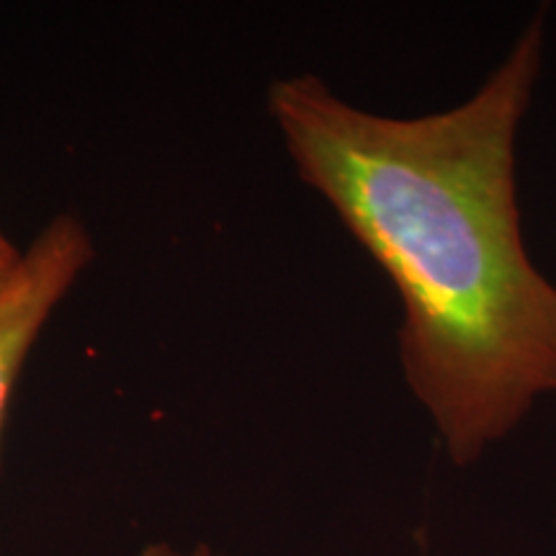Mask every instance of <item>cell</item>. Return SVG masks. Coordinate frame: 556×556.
Instances as JSON below:
<instances>
[{
  "label": "cell",
  "mask_w": 556,
  "mask_h": 556,
  "mask_svg": "<svg viewBox=\"0 0 556 556\" xmlns=\"http://www.w3.org/2000/svg\"><path fill=\"white\" fill-rule=\"evenodd\" d=\"M137 556H219V554H214L212 548L208 546H193V548H189V552H184V548H176L173 544H148L142 548V552H139Z\"/></svg>",
  "instance_id": "277c9868"
},
{
  "label": "cell",
  "mask_w": 556,
  "mask_h": 556,
  "mask_svg": "<svg viewBox=\"0 0 556 556\" xmlns=\"http://www.w3.org/2000/svg\"><path fill=\"white\" fill-rule=\"evenodd\" d=\"M93 255L86 222L75 214H58L34 235L0 289V438L34 345Z\"/></svg>",
  "instance_id": "7a4b0ae2"
},
{
  "label": "cell",
  "mask_w": 556,
  "mask_h": 556,
  "mask_svg": "<svg viewBox=\"0 0 556 556\" xmlns=\"http://www.w3.org/2000/svg\"><path fill=\"white\" fill-rule=\"evenodd\" d=\"M541 21L467 103L443 114H366L315 75L268 88L299 178L397 289L407 384L458 467L556 389V287L526 253L516 186Z\"/></svg>",
  "instance_id": "6da1fadb"
},
{
  "label": "cell",
  "mask_w": 556,
  "mask_h": 556,
  "mask_svg": "<svg viewBox=\"0 0 556 556\" xmlns=\"http://www.w3.org/2000/svg\"><path fill=\"white\" fill-rule=\"evenodd\" d=\"M21 253H24V248H18L16 242L0 229V289L5 287V281H9L13 270H16Z\"/></svg>",
  "instance_id": "3957f363"
}]
</instances>
